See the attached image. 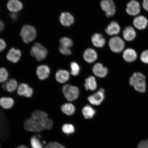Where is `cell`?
Here are the masks:
<instances>
[{"mask_svg":"<svg viewBox=\"0 0 148 148\" xmlns=\"http://www.w3.org/2000/svg\"><path fill=\"white\" fill-rule=\"evenodd\" d=\"M17 79L14 78L9 79L8 80L1 84L3 90L11 93L16 91L18 86Z\"/></svg>","mask_w":148,"mask_h":148,"instance_id":"cell-12","label":"cell"},{"mask_svg":"<svg viewBox=\"0 0 148 148\" xmlns=\"http://www.w3.org/2000/svg\"><path fill=\"white\" fill-rule=\"evenodd\" d=\"M142 5L144 10L148 12V0H143Z\"/></svg>","mask_w":148,"mask_h":148,"instance_id":"cell-40","label":"cell"},{"mask_svg":"<svg viewBox=\"0 0 148 148\" xmlns=\"http://www.w3.org/2000/svg\"><path fill=\"white\" fill-rule=\"evenodd\" d=\"M30 54L38 62H41L47 57L48 51L47 49L41 44L36 42L31 48Z\"/></svg>","mask_w":148,"mask_h":148,"instance_id":"cell-2","label":"cell"},{"mask_svg":"<svg viewBox=\"0 0 148 148\" xmlns=\"http://www.w3.org/2000/svg\"><path fill=\"white\" fill-rule=\"evenodd\" d=\"M21 55V52L20 50L12 48L7 53L6 58L9 62L12 63L16 64L20 60Z\"/></svg>","mask_w":148,"mask_h":148,"instance_id":"cell-13","label":"cell"},{"mask_svg":"<svg viewBox=\"0 0 148 148\" xmlns=\"http://www.w3.org/2000/svg\"><path fill=\"white\" fill-rule=\"evenodd\" d=\"M24 126L26 130L30 132H40L44 130L40 122L31 116L25 120Z\"/></svg>","mask_w":148,"mask_h":148,"instance_id":"cell-5","label":"cell"},{"mask_svg":"<svg viewBox=\"0 0 148 148\" xmlns=\"http://www.w3.org/2000/svg\"><path fill=\"white\" fill-rule=\"evenodd\" d=\"M62 91L65 97L68 101H75L79 97V90L76 86L68 84L65 85L63 87Z\"/></svg>","mask_w":148,"mask_h":148,"instance_id":"cell-4","label":"cell"},{"mask_svg":"<svg viewBox=\"0 0 148 148\" xmlns=\"http://www.w3.org/2000/svg\"><path fill=\"white\" fill-rule=\"evenodd\" d=\"M4 27V24L3 22L0 20V32L3 30Z\"/></svg>","mask_w":148,"mask_h":148,"instance_id":"cell-41","label":"cell"},{"mask_svg":"<svg viewBox=\"0 0 148 148\" xmlns=\"http://www.w3.org/2000/svg\"><path fill=\"white\" fill-rule=\"evenodd\" d=\"M123 58L126 62H134L137 58V54L136 51L131 48H128L124 51Z\"/></svg>","mask_w":148,"mask_h":148,"instance_id":"cell-17","label":"cell"},{"mask_svg":"<svg viewBox=\"0 0 148 148\" xmlns=\"http://www.w3.org/2000/svg\"><path fill=\"white\" fill-rule=\"evenodd\" d=\"M109 46L111 50L113 52L119 53L124 49L125 42L120 37L114 36L109 40Z\"/></svg>","mask_w":148,"mask_h":148,"instance_id":"cell-7","label":"cell"},{"mask_svg":"<svg viewBox=\"0 0 148 148\" xmlns=\"http://www.w3.org/2000/svg\"><path fill=\"white\" fill-rule=\"evenodd\" d=\"M133 25L136 29L143 30L147 27L148 21L147 18L143 16H137L133 20Z\"/></svg>","mask_w":148,"mask_h":148,"instance_id":"cell-14","label":"cell"},{"mask_svg":"<svg viewBox=\"0 0 148 148\" xmlns=\"http://www.w3.org/2000/svg\"><path fill=\"white\" fill-rule=\"evenodd\" d=\"M7 8L13 13H16L21 10L23 5L19 0H9L7 4Z\"/></svg>","mask_w":148,"mask_h":148,"instance_id":"cell-22","label":"cell"},{"mask_svg":"<svg viewBox=\"0 0 148 148\" xmlns=\"http://www.w3.org/2000/svg\"><path fill=\"white\" fill-rule=\"evenodd\" d=\"M20 35L24 42L25 43H29L36 38V29L32 26L25 25L22 27Z\"/></svg>","mask_w":148,"mask_h":148,"instance_id":"cell-3","label":"cell"},{"mask_svg":"<svg viewBox=\"0 0 148 148\" xmlns=\"http://www.w3.org/2000/svg\"><path fill=\"white\" fill-rule=\"evenodd\" d=\"M91 40L93 45L95 47L99 48L103 47L106 42L105 39L99 33L94 34L92 37Z\"/></svg>","mask_w":148,"mask_h":148,"instance_id":"cell-24","label":"cell"},{"mask_svg":"<svg viewBox=\"0 0 148 148\" xmlns=\"http://www.w3.org/2000/svg\"><path fill=\"white\" fill-rule=\"evenodd\" d=\"M60 46L68 48L71 47L73 44L72 40L67 37H63L60 40Z\"/></svg>","mask_w":148,"mask_h":148,"instance_id":"cell-32","label":"cell"},{"mask_svg":"<svg viewBox=\"0 0 148 148\" xmlns=\"http://www.w3.org/2000/svg\"><path fill=\"white\" fill-rule=\"evenodd\" d=\"M16 15L15 14H12V16H12V17L13 18H16Z\"/></svg>","mask_w":148,"mask_h":148,"instance_id":"cell-43","label":"cell"},{"mask_svg":"<svg viewBox=\"0 0 148 148\" xmlns=\"http://www.w3.org/2000/svg\"><path fill=\"white\" fill-rule=\"evenodd\" d=\"M59 148H66L65 147H64V146H63L62 145H61V144H60V147H59Z\"/></svg>","mask_w":148,"mask_h":148,"instance_id":"cell-44","label":"cell"},{"mask_svg":"<svg viewBox=\"0 0 148 148\" xmlns=\"http://www.w3.org/2000/svg\"><path fill=\"white\" fill-rule=\"evenodd\" d=\"M60 19L62 25L65 27L70 26L75 21L73 16L68 12H64L61 14Z\"/></svg>","mask_w":148,"mask_h":148,"instance_id":"cell-18","label":"cell"},{"mask_svg":"<svg viewBox=\"0 0 148 148\" xmlns=\"http://www.w3.org/2000/svg\"><path fill=\"white\" fill-rule=\"evenodd\" d=\"M60 144L57 142H52L48 144L44 148H59Z\"/></svg>","mask_w":148,"mask_h":148,"instance_id":"cell-37","label":"cell"},{"mask_svg":"<svg viewBox=\"0 0 148 148\" xmlns=\"http://www.w3.org/2000/svg\"><path fill=\"white\" fill-rule=\"evenodd\" d=\"M101 6L107 17H111L115 14V5L112 0H102Z\"/></svg>","mask_w":148,"mask_h":148,"instance_id":"cell-8","label":"cell"},{"mask_svg":"<svg viewBox=\"0 0 148 148\" xmlns=\"http://www.w3.org/2000/svg\"><path fill=\"white\" fill-rule=\"evenodd\" d=\"M129 83L137 91L141 93L146 91V77L140 72H135L133 73L130 78Z\"/></svg>","mask_w":148,"mask_h":148,"instance_id":"cell-1","label":"cell"},{"mask_svg":"<svg viewBox=\"0 0 148 148\" xmlns=\"http://www.w3.org/2000/svg\"><path fill=\"white\" fill-rule=\"evenodd\" d=\"M6 47V44L4 40L0 39V52L2 51Z\"/></svg>","mask_w":148,"mask_h":148,"instance_id":"cell-39","label":"cell"},{"mask_svg":"<svg viewBox=\"0 0 148 148\" xmlns=\"http://www.w3.org/2000/svg\"><path fill=\"white\" fill-rule=\"evenodd\" d=\"M140 60L144 63L148 64V49L142 52L140 56Z\"/></svg>","mask_w":148,"mask_h":148,"instance_id":"cell-35","label":"cell"},{"mask_svg":"<svg viewBox=\"0 0 148 148\" xmlns=\"http://www.w3.org/2000/svg\"><path fill=\"white\" fill-rule=\"evenodd\" d=\"M136 32L134 29L130 26L125 27L123 31V38L127 41L134 40L136 38Z\"/></svg>","mask_w":148,"mask_h":148,"instance_id":"cell-20","label":"cell"},{"mask_svg":"<svg viewBox=\"0 0 148 148\" xmlns=\"http://www.w3.org/2000/svg\"><path fill=\"white\" fill-rule=\"evenodd\" d=\"M126 12L130 15L136 16L140 12V7L139 3L136 0H131L127 5Z\"/></svg>","mask_w":148,"mask_h":148,"instance_id":"cell-10","label":"cell"},{"mask_svg":"<svg viewBox=\"0 0 148 148\" xmlns=\"http://www.w3.org/2000/svg\"><path fill=\"white\" fill-rule=\"evenodd\" d=\"M16 93L21 97L30 99L33 97L34 90L33 88L25 82H22L18 85Z\"/></svg>","mask_w":148,"mask_h":148,"instance_id":"cell-6","label":"cell"},{"mask_svg":"<svg viewBox=\"0 0 148 148\" xmlns=\"http://www.w3.org/2000/svg\"><path fill=\"white\" fill-rule=\"evenodd\" d=\"M62 130L63 132L66 134H73L75 132V128L73 125L71 124H65L62 126Z\"/></svg>","mask_w":148,"mask_h":148,"instance_id":"cell-33","label":"cell"},{"mask_svg":"<svg viewBox=\"0 0 148 148\" xmlns=\"http://www.w3.org/2000/svg\"><path fill=\"white\" fill-rule=\"evenodd\" d=\"M61 110L66 115H73L75 112V108L74 105L70 103H66L63 104L61 107Z\"/></svg>","mask_w":148,"mask_h":148,"instance_id":"cell-27","label":"cell"},{"mask_svg":"<svg viewBox=\"0 0 148 148\" xmlns=\"http://www.w3.org/2000/svg\"><path fill=\"white\" fill-rule=\"evenodd\" d=\"M40 123L41 124L44 129H51L53 127V121L49 117L42 120Z\"/></svg>","mask_w":148,"mask_h":148,"instance_id":"cell-31","label":"cell"},{"mask_svg":"<svg viewBox=\"0 0 148 148\" xmlns=\"http://www.w3.org/2000/svg\"><path fill=\"white\" fill-rule=\"evenodd\" d=\"M104 90L101 88L95 94L88 97V100L92 105L98 106L101 104L105 98Z\"/></svg>","mask_w":148,"mask_h":148,"instance_id":"cell-11","label":"cell"},{"mask_svg":"<svg viewBox=\"0 0 148 148\" xmlns=\"http://www.w3.org/2000/svg\"><path fill=\"white\" fill-rule=\"evenodd\" d=\"M85 88L86 90H95L97 87V84L96 79L93 76H90L85 80Z\"/></svg>","mask_w":148,"mask_h":148,"instance_id":"cell-25","label":"cell"},{"mask_svg":"<svg viewBox=\"0 0 148 148\" xmlns=\"http://www.w3.org/2000/svg\"><path fill=\"white\" fill-rule=\"evenodd\" d=\"M138 148H148V140L140 142L138 144Z\"/></svg>","mask_w":148,"mask_h":148,"instance_id":"cell-38","label":"cell"},{"mask_svg":"<svg viewBox=\"0 0 148 148\" xmlns=\"http://www.w3.org/2000/svg\"><path fill=\"white\" fill-rule=\"evenodd\" d=\"M31 116L39 122L49 117L47 113L45 111L38 110L33 111Z\"/></svg>","mask_w":148,"mask_h":148,"instance_id":"cell-26","label":"cell"},{"mask_svg":"<svg viewBox=\"0 0 148 148\" xmlns=\"http://www.w3.org/2000/svg\"><path fill=\"white\" fill-rule=\"evenodd\" d=\"M9 73L8 70L5 67L0 68V83L6 82L8 80Z\"/></svg>","mask_w":148,"mask_h":148,"instance_id":"cell-29","label":"cell"},{"mask_svg":"<svg viewBox=\"0 0 148 148\" xmlns=\"http://www.w3.org/2000/svg\"><path fill=\"white\" fill-rule=\"evenodd\" d=\"M16 148H29V147H26V146L25 145H21L19 146L18 147Z\"/></svg>","mask_w":148,"mask_h":148,"instance_id":"cell-42","label":"cell"},{"mask_svg":"<svg viewBox=\"0 0 148 148\" xmlns=\"http://www.w3.org/2000/svg\"><path fill=\"white\" fill-rule=\"evenodd\" d=\"M92 71L96 76L102 78L106 76L108 70L107 68L103 66L102 64L97 63L94 65L92 68Z\"/></svg>","mask_w":148,"mask_h":148,"instance_id":"cell-15","label":"cell"},{"mask_svg":"<svg viewBox=\"0 0 148 148\" xmlns=\"http://www.w3.org/2000/svg\"><path fill=\"white\" fill-rule=\"evenodd\" d=\"M55 77L57 82L63 84L69 80L70 74L69 72L66 70L60 69L56 73Z\"/></svg>","mask_w":148,"mask_h":148,"instance_id":"cell-19","label":"cell"},{"mask_svg":"<svg viewBox=\"0 0 148 148\" xmlns=\"http://www.w3.org/2000/svg\"><path fill=\"white\" fill-rule=\"evenodd\" d=\"M59 51L63 55L69 56L72 54V51L70 50L69 48L60 46L59 48Z\"/></svg>","mask_w":148,"mask_h":148,"instance_id":"cell-36","label":"cell"},{"mask_svg":"<svg viewBox=\"0 0 148 148\" xmlns=\"http://www.w3.org/2000/svg\"><path fill=\"white\" fill-rule=\"evenodd\" d=\"M83 57L86 62L88 63H92L97 60V52L94 49H88L84 52Z\"/></svg>","mask_w":148,"mask_h":148,"instance_id":"cell-21","label":"cell"},{"mask_svg":"<svg viewBox=\"0 0 148 148\" xmlns=\"http://www.w3.org/2000/svg\"><path fill=\"white\" fill-rule=\"evenodd\" d=\"M15 101L13 98L9 97L0 98V107L5 110H9L14 107Z\"/></svg>","mask_w":148,"mask_h":148,"instance_id":"cell-16","label":"cell"},{"mask_svg":"<svg viewBox=\"0 0 148 148\" xmlns=\"http://www.w3.org/2000/svg\"><path fill=\"white\" fill-rule=\"evenodd\" d=\"M82 112L85 118L89 119L93 117L96 113V111L90 105H86L83 108Z\"/></svg>","mask_w":148,"mask_h":148,"instance_id":"cell-28","label":"cell"},{"mask_svg":"<svg viewBox=\"0 0 148 148\" xmlns=\"http://www.w3.org/2000/svg\"><path fill=\"white\" fill-rule=\"evenodd\" d=\"M30 143L32 148H43L42 143L38 137L34 136L31 138Z\"/></svg>","mask_w":148,"mask_h":148,"instance_id":"cell-30","label":"cell"},{"mask_svg":"<svg viewBox=\"0 0 148 148\" xmlns=\"http://www.w3.org/2000/svg\"><path fill=\"white\" fill-rule=\"evenodd\" d=\"M71 73L74 76H77L79 75L80 71V67L77 63L75 62H72L70 64Z\"/></svg>","mask_w":148,"mask_h":148,"instance_id":"cell-34","label":"cell"},{"mask_svg":"<svg viewBox=\"0 0 148 148\" xmlns=\"http://www.w3.org/2000/svg\"><path fill=\"white\" fill-rule=\"evenodd\" d=\"M50 73V68L47 65H40L36 69V77L40 81H44L47 79L49 77Z\"/></svg>","mask_w":148,"mask_h":148,"instance_id":"cell-9","label":"cell"},{"mask_svg":"<svg viewBox=\"0 0 148 148\" xmlns=\"http://www.w3.org/2000/svg\"><path fill=\"white\" fill-rule=\"evenodd\" d=\"M120 27L119 24L116 21H112L107 26L105 32L110 36H114L119 33Z\"/></svg>","mask_w":148,"mask_h":148,"instance_id":"cell-23","label":"cell"}]
</instances>
